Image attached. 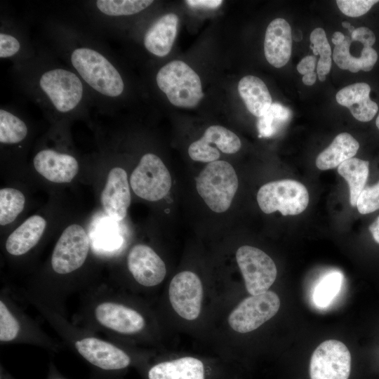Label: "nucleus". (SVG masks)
Instances as JSON below:
<instances>
[{"label":"nucleus","instance_id":"obj_17","mask_svg":"<svg viewBox=\"0 0 379 379\" xmlns=\"http://www.w3.org/2000/svg\"><path fill=\"white\" fill-rule=\"evenodd\" d=\"M292 51V34L288 22L276 18L268 25L264 41L265 56L277 68L284 67L290 60Z\"/></svg>","mask_w":379,"mask_h":379},{"label":"nucleus","instance_id":"obj_14","mask_svg":"<svg viewBox=\"0 0 379 379\" xmlns=\"http://www.w3.org/2000/svg\"><path fill=\"white\" fill-rule=\"evenodd\" d=\"M105 213L114 220L125 218L131 201V194L126 171L121 167L112 168L100 198Z\"/></svg>","mask_w":379,"mask_h":379},{"label":"nucleus","instance_id":"obj_41","mask_svg":"<svg viewBox=\"0 0 379 379\" xmlns=\"http://www.w3.org/2000/svg\"><path fill=\"white\" fill-rule=\"evenodd\" d=\"M317 80V73L312 72L302 76V81L307 86H312Z\"/></svg>","mask_w":379,"mask_h":379},{"label":"nucleus","instance_id":"obj_35","mask_svg":"<svg viewBox=\"0 0 379 379\" xmlns=\"http://www.w3.org/2000/svg\"><path fill=\"white\" fill-rule=\"evenodd\" d=\"M361 214H368L379 209V181L374 185L363 189L357 202Z\"/></svg>","mask_w":379,"mask_h":379},{"label":"nucleus","instance_id":"obj_15","mask_svg":"<svg viewBox=\"0 0 379 379\" xmlns=\"http://www.w3.org/2000/svg\"><path fill=\"white\" fill-rule=\"evenodd\" d=\"M74 345L86 360L104 370L122 369L131 363L130 357L121 349L95 337L79 339Z\"/></svg>","mask_w":379,"mask_h":379},{"label":"nucleus","instance_id":"obj_23","mask_svg":"<svg viewBox=\"0 0 379 379\" xmlns=\"http://www.w3.org/2000/svg\"><path fill=\"white\" fill-rule=\"evenodd\" d=\"M359 148V144L353 136L348 133H341L317 156L316 166L323 171L338 167L354 157Z\"/></svg>","mask_w":379,"mask_h":379},{"label":"nucleus","instance_id":"obj_1","mask_svg":"<svg viewBox=\"0 0 379 379\" xmlns=\"http://www.w3.org/2000/svg\"><path fill=\"white\" fill-rule=\"evenodd\" d=\"M58 50L68 67L81 79L91 99L110 110V104L121 97L126 84L109 51L99 42L63 25H55Z\"/></svg>","mask_w":379,"mask_h":379},{"label":"nucleus","instance_id":"obj_7","mask_svg":"<svg viewBox=\"0 0 379 379\" xmlns=\"http://www.w3.org/2000/svg\"><path fill=\"white\" fill-rule=\"evenodd\" d=\"M236 260L251 295L269 291L277 278V270L267 254L258 248L244 245L237 249Z\"/></svg>","mask_w":379,"mask_h":379},{"label":"nucleus","instance_id":"obj_36","mask_svg":"<svg viewBox=\"0 0 379 379\" xmlns=\"http://www.w3.org/2000/svg\"><path fill=\"white\" fill-rule=\"evenodd\" d=\"M379 2L376 0H338L340 11L350 17H359L366 13L371 7Z\"/></svg>","mask_w":379,"mask_h":379},{"label":"nucleus","instance_id":"obj_6","mask_svg":"<svg viewBox=\"0 0 379 379\" xmlns=\"http://www.w3.org/2000/svg\"><path fill=\"white\" fill-rule=\"evenodd\" d=\"M129 184L133 192L140 198L157 201L168 193L172 180L162 160L154 154L147 153L142 155L133 171Z\"/></svg>","mask_w":379,"mask_h":379},{"label":"nucleus","instance_id":"obj_37","mask_svg":"<svg viewBox=\"0 0 379 379\" xmlns=\"http://www.w3.org/2000/svg\"><path fill=\"white\" fill-rule=\"evenodd\" d=\"M351 40L361 42L364 47H371L375 42V36L370 29L360 27L352 32Z\"/></svg>","mask_w":379,"mask_h":379},{"label":"nucleus","instance_id":"obj_28","mask_svg":"<svg viewBox=\"0 0 379 379\" xmlns=\"http://www.w3.org/2000/svg\"><path fill=\"white\" fill-rule=\"evenodd\" d=\"M28 50L24 34L14 25L4 22L0 32V58L21 60L22 63L30 60L26 54Z\"/></svg>","mask_w":379,"mask_h":379},{"label":"nucleus","instance_id":"obj_45","mask_svg":"<svg viewBox=\"0 0 379 379\" xmlns=\"http://www.w3.org/2000/svg\"><path fill=\"white\" fill-rule=\"evenodd\" d=\"M375 124H376V126L378 127V128L379 129V114L377 117V119H376V121H375Z\"/></svg>","mask_w":379,"mask_h":379},{"label":"nucleus","instance_id":"obj_3","mask_svg":"<svg viewBox=\"0 0 379 379\" xmlns=\"http://www.w3.org/2000/svg\"><path fill=\"white\" fill-rule=\"evenodd\" d=\"M156 83L169 102L178 107L193 108L204 97L200 77L181 60L171 61L161 67Z\"/></svg>","mask_w":379,"mask_h":379},{"label":"nucleus","instance_id":"obj_29","mask_svg":"<svg viewBox=\"0 0 379 379\" xmlns=\"http://www.w3.org/2000/svg\"><path fill=\"white\" fill-rule=\"evenodd\" d=\"M291 112L283 105L274 102L269 109L258 117L257 128L259 138H270L279 133L289 121Z\"/></svg>","mask_w":379,"mask_h":379},{"label":"nucleus","instance_id":"obj_44","mask_svg":"<svg viewBox=\"0 0 379 379\" xmlns=\"http://www.w3.org/2000/svg\"><path fill=\"white\" fill-rule=\"evenodd\" d=\"M318 78L321 81H324L326 79L325 75H318Z\"/></svg>","mask_w":379,"mask_h":379},{"label":"nucleus","instance_id":"obj_43","mask_svg":"<svg viewBox=\"0 0 379 379\" xmlns=\"http://www.w3.org/2000/svg\"><path fill=\"white\" fill-rule=\"evenodd\" d=\"M342 26L344 27V28H346V29H349L350 27H351V24L347 21H343L342 22Z\"/></svg>","mask_w":379,"mask_h":379},{"label":"nucleus","instance_id":"obj_8","mask_svg":"<svg viewBox=\"0 0 379 379\" xmlns=\"http://www.w3.org/2000/svg\"><path fill=\"white\" fill-rule=\"evenodd\" d=\"M89 238L79 224L68 225L62 232L53 248L51 264L59 274H70L79 269L87 259Z\"/></svg>","mask_w":379,"mask_h":379},{"label":"nucleus","instance_id":"obj_34","mask_svg":"<svg viewBox=\"0 0 379 379\" xmlns=\"http://www.w3.org/2000/svg\"><path fill=\"white\" fill-rule=\"evenodd\" d=\"M20 325L4 301H0V341L11 342L19 335Z\"/></svg>","mask_w":379,"mask_h":379},{"label":"nucleus","instance_id":"obj_19","mask_svg":"<svg viewBox=\"0 0 379 379\" xmlns=\"http://www.w3.org/2000/svg\"><path fill=\"white\" fill-rule=\"evenodd\" d=\"M371 87L364 82L355 83L340 89L335 95L336 101L347 107L358 121H369L376 114L378 107L370 98Z\"/></svg>","mask_w":379,"mask_h":379},{"label":"nucleus","instance_id":"obj_18","mask_svg":"<svg viewBox=\"0 0 379 379\" xmlns=\"http://www.w3.org/2000/svg\"><path fill=\"white\" fill-rule=\"evenodd\" d=\"M178 22V15L172 13L157 19L144 34L143 45L145 49L157 57L168 55L176 38Z\"/></svg>","mask_w":379,"mask_h":379},{"label":"nucleus","instance_id":"obj_9","mask_svg":"<svg viewBox=\"0 0 379 379\" xmlns=\"http://www.w3.org/2000/svg\"><path fill=\"white\" fill-rule=\"evenodd\" d=\"M279 307L280 299L277 294L267 291L244 299L230 312L227 321L233 331L239 333H249L273 317Z\"/></svg>","mask_w":379,"mask_h":379},{"label":"nucleus","instance_id":"obj_24","mask_svg":"<svg viewBox=\"0 0 379 379\" xmlns=\"http://www.w3.org/2000/svg\"><path fill=\"white\" fill-rule=\"evenodd\" d=\"M352 40L345 36L344 41L335 46L333 49V59L342 69L356 73L359 70L368 72L373 69L378 60L375 50L371 47H363L359 57H354L350 53Z\"/></svg>","mask_w":379,"mask_h":379},{"label":"nucleus","instance_id":"obj_32","mask_svg":"<svg viewBox=\"0 0 379 379\" xmlns=\"http://www.w3.org/2000/svg\"><path fill=\"white\" fill-rule=\"evenodd\" d=\"M202 138L214 144L218 149L225 154H234L241 146L239 138L234 133L218 125L209 126Z\"/></svg>","mask_w":379,"mask_h":379},{"label":"nucleus","instance_id":"obj_20","mask_svg":"<svg viewBox=\"0 0 379 379\" xmlns=\"http://www.w3.org/2000/svg\"><path fill=\"white\" fill-rule=\"evenodd\" d=\"M47 221L41 215H33L13 230L6 241V250L11 255L20 256L33 248L46 228Z\"/></svg>","mask_w":379,"mask_h":379},{"label":"nucleus","instance_id":"obj_39","mask_svg":"<svg viewBox=\"0 0 379 379\" xmlns=\"http://www.w3.org/2000/svg\"><path fill=\"white\" fill-rule=\"evenodd\" d=\"M185 2L188 6L192 8L215 9L222 4V1L221 0H188V1H185Z\"/></svg>","mask_w":379,"mask_h":379},{"label":"nucleus","instance_id":"obj_21","mask_svg":"<svg viewBox=\"0 0 379 379\" xmlns=\"http://www.w3.org/2000/svg\"><path fill=\"white\" fill-rule=\"evenodd\" d=\"M149 379H205L202 361L192 357H185L163 361L152 366Z\"/></svg>","mask_w":379,"mask_h":379},{"label":"nucleus","instance_id":"obj_13","mask_svg":"<svg viewBox=\"0 0 379 379\" xmlns=\"http://www.w3.org/2000/svg\"><path fill=\"white\" fill-rule=\"evenodd\" d=\"M127 266L134 279L147 287L159 284L166 274L163 260L145 244H138L131 248L127 256Z\"/></svg>","mask_w":379,"mask_h":379},{"label":"nucleus","instance_id":"obj_11","mask_svg":"<svg viewBox=\"0 0 379 379\" xmlns=\"http://www.w3.org/2000/svg\"><path fill=\"white\" fill-rule=\"evenodd\" d=\"M168 297L174 311L182 318L192 321L201 310L203 286L198 275L191 271H182L171 279Z\"/></svg>","mask_w":379,"mask_h":379},{"label":"nucleus","instance_id":"obj_40","mask_svg":"<svg viewBox=\"0 0 379 379\" xmlns=\"http://www.w3.org/2000/svg\"><path fill=\"white\" fill-rule=\"evenodd\" d=\"M369 230L371 232L375 241L379 244V216L370 225Z\"/></svg>","mask_w":379,"mask_h":379},{"label":"nucleus","instance_id":"obj_42","mask_svg":"<svg viewBox=\"0 0 379 379\" xmlns=\"http://www.w3.org/2000/svg\"><path fill=\"white\" fill-rule=\"evenodd\" d=\"M345 39V36L340 32H335L333 34L332 42L335 46L342 44Z\"/></svg>","mask_w":379,"mask_h":379},{"label":"nucleus","instance_id":"obj_46","mask_svg":"<svg viewBox=\"0 0 379 379\" xmlns=\"http://www.w3.org/2000/svg\"><path fill=\"white\" fill-rule=\"evenodd\" d=\"M355 29V28L351 25V27L348 29L349 32L352 34V32Z\"/></svg>","mask_w":379,"mask_h":379},{"label":"nucleus","instance_id":"obj_12","mask_svg":"<svg viewBox=\"0 0 379 379\" xmlns=\"http://www.w3.org/2000/svg\"><path fill=\"white\" fill-rule=\"evenodd\" d=\"M36 171L54 183H69L77 175L79 164L72 154L53 148H43L33 158Z\"/></svg>","mask_w":379,"mask_h":379},{"label":"nucleus","instance_id":"obj_26","mask_svg":"<svg viewBox=\"0 0 379 379\" xmlns=\"http://www.w3.org/2000/svg\"><path fill=\"white\" fill-rule=\"evenodd\" d=\"M338 172L349 185L351 206H357L358 198L368 176L369 162L352 157L342 163L338 167Z\"/></svg>","mask_w":379,"mask_h":379},{"label":"nucleus","instance_id":"obj_38","mask_svg":"<svg viewBox=\"0 0 379 379\" xmlns=\"http://www.w3.org/2000/svg\"><path fill=\"white\" fill-rule=\"evenodd\" d=\"M317 64V58L314 55L304 57L298 64L297 70L303 76L314 72Z\"/></svg>","mask_w":379,"mask_h":379},{"label":"nucleus","instance_id":"obj_16","mask_svg":"<svg viewBox=\"0 0 379 379\" xmlns=\"http://www.w3.org/2000/svg\"><path fill=\"white\" fill-rule=\"evenodd\" d=\"M94 315L101 326L121 334H135L145 327V318L140 312L120 303L101 302L95 307Z\"/></svg>","mask_w":379,"mask_h":379},{"label":"nucleus","instance_id":"obj_4","mask_svg":"<svg viewBox=\"0 0 379 379\" xmlns=\"http://www.w3.org/2000/svg\"><path fill=\"white\" fill-rule=\"evenodd\" d=\"M238 186V177L233 166L222 160L208 163L196 178L199 194L215 213L225 212L230 208Z\"/></svg>","mask_w":379,"mask_h":379},{"label":"nucleus","instance_id":"obj_10","mask_svg":"<svg viewBox=\"0 0 379 379\" xmlns=\"http://www.w3.org/2000/svg\"><path fill=\"white\" fill-rule=\"evenodd\" d=\"M350 370V352L347 346L339 340L323 342L311 357L310 379H348Z\"/></svg>","mask_w":379,"mask_h":379},{"label":"nucleus","instance_id":"obj_25","mask_svg":"<svg viewBox=\"0 0 379 379\" xmlns=\"http://www.w3.org/2000/svg\"><path fill=\"white\" fill-rule=\"evenodd\" d=\"M154 3L151 0H97L91 1V10L104 20L138 14Z\"/></svg>","mask_w":379,"mask_h":379},{"label":"nucleus","instance_id":"obj_27","mask_svg":"<svg viewBox=\"0 0 379 379\" xmlns=\"http://www.w3.org/2000/svg\"><path fill=\"white\" fill-rule=\"evenodd\" d=\"M29 128L25 121L14 109H0V143L1 145H15L27 138Z\"/></svg>","mask_w":379,"mask_h":379},{"label":"nucleus","instance_id":"obj_22","mask_svg":"<svg viewBox=\"0 0 379 379\" xmlns=\"http://www.w3.org/2000/svg\"><path fill=\"white\" fill-rule=\"evenodd\" d=\"M238 91L248 110L257 117H262L272 104L267 86L255 76L242 77L238 84Z\"/></svg>","mask_w":379,"mask_h":379},{"label":"nucleus","instance_id":"obj_33","mask_svg":"<svg viewBox=\"0 0 379 379\" xmlns=\"http://www.w3.org/2000/svg\"><path fill=\"white\" fill-rule=\"evenodd\" d=\"M310 40L320 58L317 65L318 75H326L331 68V48L324 29L318 27L310 34Z\"/></svg>","mask_w":379,"mask_h":379},{"label":"nucleus","instance_id":"obj_5","mask_svg":"<svg viewBox=\"0 0 379 379\" xmlns=\"http://www.w3.org/2000/svg\"><path fill=\"white\" fill-rule=\"evenodd\" d=\"M257 201L265 213L279 211L283 215H295L307 207L309 193L301 182L284 179L263 185L258 192Z\"/></svg>","mask_w":379,"mask_h":379},{"label":"nucleus","instance_id":"obj_2","mask_svg":"<svg viewBox=\"0 0 379 379\" xmlns=\"http://www.w3.org/2000/svg\"><path fill=\"white\" fill-rule=\"evenodd\" d=\"M20 65L24 88L49 113L67 118L87 109L92 100L89 92L68 66L36 58Z\"/></svg>","mask_w":379,"mask_h":379},{"label":"nucleus","instance_id":"obj_31","mask_svg":"<svg viewBox=\"0 0 379 379\" xmlns=\"http://www.w3.org/2000/svg\"><path fill=\"white\" fill-rule=\"evenodd\" d=\"M343 274L338 271L328 272L316 285L313 293L314 304L321 308L328 306L340 292Z\"/></svg>","mask_w":379,"mask_h":379},{"label":"nucleus","instance_id":"obj_30","mask_svg":"<svg viewBox=\"0 0 379 379\" xmlns=\"http://www.w3.org/2000/svg\"><path fill=\"white\" fill-rule=\"evenodd\" d=\"M25 206V197L19 190L4 187L0 190V225L6 226L13 222Z\"/></svg>","mask_w":379,"mask_h":379}]
</instances>
